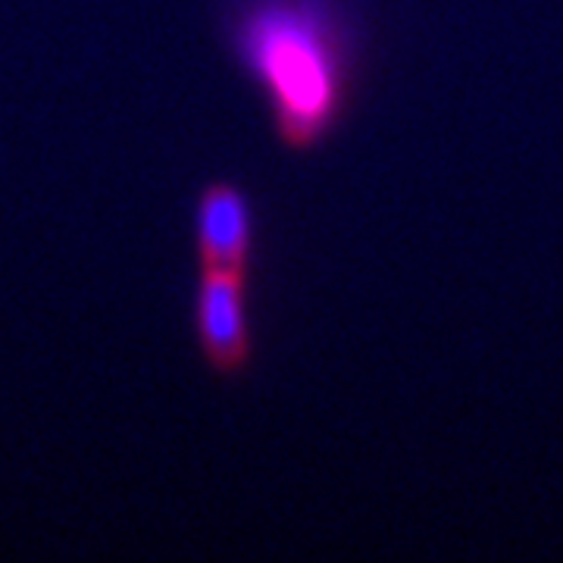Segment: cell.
Segmentation results:
<instances>
[{"mask_svg": "<svg viewBox=\"0 0 563 563\" xmlns=\"http://www.w3.org/2000/svg\"><path fill=\"white\" fill-rule=\"evenodd\" d=\"M220 41L285 151L310 154L342 132L366 69V29L351 0H222Z\"/></svg>", "mask_w": 563, "mask_h": 563, "instance_id": "6da1fadb", "label": "cell"}, {"mask_svg": "<svg viewBox=\"0 0 563 563\" xmlns=\"http://www.w3.org/2000/svg\"><path fill=\"white\" fill-rule=\"evenodd\" d=\"M251 269L198 266L191 291V329L203 363L217 376H244L257 357V332L251 317Z\"/></svg>", "mask_w": 563, "mask_h": 563, "instance_id": "7a4b0ae2", "label": "cell"}, {"mask_svg": "<svg viewBox=\"0 0 563 563\" xmlns=\"http://www.w3.org/2000/svg\"><path fill=\"white\" fill-rule=\"evenodd\" d=\"M195 257L210 269H251L257 266L261 217L257 203L232 179H213L195 198Z\"/></svg>", "mask_w": 563, "mask_h": 563, "instance_id": "3957f363", "label": "cell"}]
</instances>
